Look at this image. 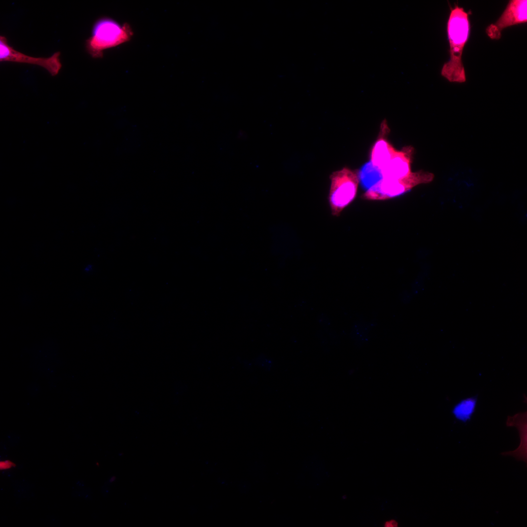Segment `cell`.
<instances>
[{
    "label": "cell",
    "instance_id": "3957f363",
    "mask_svg": "<svg viewBox=\"0 0 527 527\" xmlns=\"http://www.w3.org/2000/svg\"><path fill=\"white\" fill-rule=\"evenodd\" d=\"M433 175L422 171L412 172L409 176L400 179L383 178L369 189L365 190L362 198L371 201H383L403 195L415 186L431 182Z\"/></svg>",
    "mask_w": 527,
    "mask_h": 527
},
{
    "label": "cell",
    "instance_id": "7a4b0ae2",
    "mask_svg": "<svg viewBox=\"0 0 527 527\" xmlns=\"http://www.w3.org/2000/svg\"><path fill=\"white\" fill-rule=\"evenodd\" d=\"M133 35L127 24L121 25L111 18L103 17L93 25L91 37L85 42L87 52L93 58H101L103 51L129 41Z\"/></svg>",
    "mask_w": 527,
    "mask_h": 527
},
{
    "label": "cell",
    "instance_id": "52a82bcc",
    "mask_svg": "<svg viewBox=\"0 0 527 527\" xmlns=\"http://www.w3.org/2000/svg\"><path fill=\"white\" fill-rule=\"evenodd\" d=\"M412 149L410 147L396 150L387 164L381 169L383 178L400 179L409 176L411 170Z\"/></svg>",
    "mask_w": 527,
    "mask_h": 527
},
{
    "label": "cell",
    "instance_id": "30bf717a",
    "mask_svg": "<svg viewBox=\"0 0 527 527\" xmlns=\"http://www.w3.org/2000/svg\"><path fill=\"white\" fill-rule=\"evenodd\" d=\"M359 182L365 190L383 179L381 170L370 161L364 164L358 171Z\"/></svg>",
    "mask_w": 527,
    "mask_h": 527
},
{
    "label": "cell",
    "instance_id": "5b68a950",
    "mask_svg": "<svg viewBox=\"0 0 527 527\" xmlns=\"http://www.w3.org/2000/svg\"><path fill=\"white\" fill-rule=\"evenodd\" d=\"M56 52L48 58L34 57L16 50L8 43L7 39L0 36V61L25 63L39 65L45 68L52 76L57 75L61 68L60 56Z\"/></svg>",
    "mask_w": 527,
    "mask_h": 527
},
{
    "label": "cell",
    "instance_id": "9c48e42d",
    "mask_svg": "<svg viewBox=\"0 0 527 527\" xmlns=\"http://www.w3.org/2000/svg\"><path fill=\"white\" fill-rule=\"evenodd\" d=\"M396 151L384 136H382L379 137L373 146L370 162L381 170L391 160Z\"/></svg>",
    "mask_w": 527,
    "mask_h": 527
},
{
    "label": "cell",
    "instance_id": "4fadbf2b",
    "mask_svg": "<svg viewBox=\"0 0 527 527\" xmlns=\"http://www.w3.org/2000/svg\"><path fill=\"white\" fill-rule=\"evenodd\" d=\"M412 298L411 294L408 291H403L400 295L401 300L404 303H409Z\"/></svg>",
    "mask_w": 527,
    "mask_h": 527
},
{
    "label": "cell",
    "instance_id": "8fae6325",
    "mask_svg": "<svg viewBox=\"0 0 527 527\" xmlns=\"http://www.w3.org/2000/svg\"><path fill=\"white\" fill-rule=\"evenodd\" d=\"M477 401V395L461 400L454 406L452 413L456 419L465 423L470 420L475 411Z\"/></svg>",
    "mask_w": 527,
    "mask_h": 527
},
{
    "label": "cell",
    "instance_id": "5bb4252c",
    "mask_svg": "<svg viewBox=\"0 0 527 527\" xmlns=\"http://www.w3.org/2000/svg\"><path fill=\"white\" fill-rule=\"evenodd\" d=\"M385 527H398V522L394 519H390L386 521L384 523Z\"/></svg>",
    "mask_w": 527,
    "mask_h": 527
},
{
    "label": "cell",
    "instance_id": "8992f818",
    "mask_svg": "<svg viewBox=\"0 0 527 527\" xmlns=\"http://www.w3.org/2000/svg\"><path fill=\"white\" fill-rule=\"evenodd\" d=\"M527 21V0H510L498 20L488 25L486 32L491 39L499 40L504 29Z\"/></svg>",
    "mask_w": 527,
    "mask_h": 527
},
{
    "label": "cell",
    "instance_id": "ba28073f",
    "mask_svg": "<svg viewBox=\"0 0 527 527\" xmlns=\"http://www.w3.org/2000/svg\"><path fill=\"white\" fill-rule=\"evenodd\" d=\"M507 426H514L517 428L520 438V445L514 451L504 452V456H512L517 460L527 462V412H519L514 415L508 416L506 422Z\"/></svg>",
    "mask_w": 527,
    "mask_h": 527
},
{
    "label": "cell",
    "instance_id": "277c9868",
    "mask_svg": "<svg viewBox=\"0 0 527 527\" xmlns=\"http://www.w3.org/2000/svg\"><path fill=\"white\" fill-rule=\"evenodd\" d=\"M330 180L329 202L332 215L338 216L356 197L359 183L358 171L343 168L334 172Z\"/></svg>",
    "mask_w": 527,
    "mask_h": 527
},
{
    "label": "cell",
    "instance_id": "7c38bea8",
    "mask_svg": "<svg viewBox=\"0 0 527 527\" xmlns=\"http://www.w3.org/2000/svg\"><path fill=\"white\" fill-rule=\"evenodd\" d=\"M15 466L16 465L10 460H7L0 462V469L1 470L9 469Z\"/></svg>",
    "mask_w": 527,
    "mask_h": 527
},
{
    "label": "cell",
    "instance_id": "6da1fadb",
    "mask_svg": "<svg viewBox=\"0 0 527 527\" xmlns=\"http://www.w3.org/2000/svg\"><path fill=\"white\" fill-rule=\"evenodd\" d=\"M470 31L468 14L458 5L451 8L447 22L450 58L441 72V75L450 82L462 83L466 81L462 57Z\"/></svg>",
    "mask_w": 527,
    "mask_h": 527
}]
</instances>
